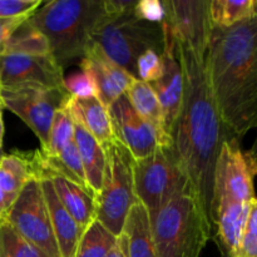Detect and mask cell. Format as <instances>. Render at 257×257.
Returning <instances> with one entry per match:
<instances>
[{
	"label": "cell",
	"mask_w": 257,
	"mask_h": 257,
	"mask_svg": "<svg viewBox=\"0 0 257 257\" xmlns=\"http://www.w3.org/2000/svg\"><path fill=\"white\" fill-rule=\"evenodd\" d=\"M175 40L182 68L183 95L173 127L172 148L215 238L213 173L227 135L208 85L205 57L183 40L176 37Z\"/></svg>",
	"instance_id": "obj_1"
},
{
	"label": "cell",
	"mask_w": 257,
	"mask_h": 257,
	"mask_svg": "<svg viewBox=\"0 0 257 257\" xmlns=\"http://www.w3.org/2000/svg\"><path fill=\"white\" fill-rule=\"evenodd\" d=\"M205 70L222 124L242 137L257 124V17L227 28L212 25Z\"/></svg>",
	"instance_id": "obj_2"
},
{
	"label": "cell",
	"mask_w": 257,
	"mask_h": 257,
	"mask_svg": "<svg viewBox=\"0 0 257 257\" xmlns=\"http://www.w3.org/2000/svg\"><path fill=\"white\" fill-rule=\"evenodd\" d=\"M109 14L104 0H53L29 17L49 44V53L60 65L83 58L95 28Z\"/></svg>",
	"instance_id": "obj_3"
},
{
	"label": "cell",
	"mask_w": 257,
	"mask_h": 257,
	"mask_svg": "<svg viewBox=\"0 0 257 257\" xmlns=\"http://www.w3.org/2000/svg\"><path fill=\"white\" fill-rule=\"evenodd\" d=\"M151 227L156 257H200L213 238L191 188L175 196L153 218Z\"/></svg>",
	"instance_id": "obj_4"
},
{
	"label": "cell",
	"mask_w": 257,
	"mask_h": 257,
	"mask_svg": "<svg viewBox=\"0 0 257 257\" xmlns=\"http://www.w3.org/2000/svg\"><path fill=\"white\" fill-rule=\"evenodd\" d=\"M90 43L97 44L110 60L137 79L138 58L147 50L162 52V25L138 19L133 9L108 14L94 29Z\"/></svg>",
	"instance_id": "obj_5"
},
{
	"label": "cell",
	"mask_w": 257,
	"mask_h": 257,
	"mask_svg": "<svg viewBox=\"0 0 257 257\" xmlns=\"http://www.w3.org/2000/svg\"><path fill=\"white\" fill-rule=\"evenodd\" d=\"M103 148L105 165L102 187L94 196L95 218L113 235L119 236L131 207L138 202L133 187L135 158L115 138Z\"/></svg>",
	"instance_id": "obj_6"
},
{
	"label": "cell",
	"mask_w": 257,
	"mask_h": 257,
	"mask_svg": "<svg viewBox=\"0 0 257 257\" xmlns=\"http://www.w3.org/2000/svg\"><path fill=\"white\" fill-rule=\"evenodd\" d=\"M133 187L138 202L150 215L151 222L157 213L187 188H191L172 146L160 147L133 163Z\"/></svg>",
	"instance_id": "obj_7"
},
{
	"label": "cell",
	"mask_w": 257,
	"mask_h": 257,
	"mask_svg": "<svg viewBox=\"0 0 257 257\" xmlns=\"http://www.w3.org/2000/svg\"><path fill=\"white\" fill-rule=\"evenodd\" d=\"M256 171L253 150L242 151L237 138H226L221 145L213 173V212L223 203H248L256 200Z\"/></svg>",
	"instance_id": "obj_8"
},
{
	"label": "cell",
	"mask_w": 257,
	"mask_h": 257,
	"mask_svg": "<svg viewBox=\"0 0 257 257\" xmlns=\"http://www.w3.org/2000/svg\"><path fill=\"white\" fill-rule=\"evenodd\" d=\"M5 221L44 255L60 257L39 178H32L22 188Z\"/></svg>",
	"instance_id": "obj_9"
},
{
	"label": "cell",
	"mask_w": 257,
	"mask_h": 257,
	"mask_svg": "<svg viewBox=\"0 0 257 257\" xmlns=\"http://www.w3.org/2000/svg\"><path fill=\"white\" fill-rule=\"evenodd\" d=\"M69 98L64 88L22 87L2 89L0 104L17 114L34 132L44 151L49 142L54 114L67 104Z\"/></svg>",
	"instance_id": "obj_10"
},
{
	"label": "cell",
	"mask_w": 257,
	"mask_h": 257,
	"mask_svg": "<svg viewBox=\"0 0 257 257\" xmlns=\"http://www.w3.org/2000/svg\"><path fill=\"white\" fill-rule=\"evenodd\" d=\"M63 68L47 55H0L2 89L22 87L63 88Z\"/></svg>",
	"instance_id": "obj_11"
},
{
	"label": "cell",
	"mask_w": 257,
	"mask_h": 257,
	"mask_svg": "<svg viewBox=\"0 0 257 257\" xmlns=\"http://www.w3.org/2000/svg\"><path fill=\"white\" fill-rule=\"evenodd\" d=\"M161 25L163 30V48L161 52L162 74L150 85L155 90L162 108L166 132L172 138L173 127L182 104L183 74L172 30L165 22L161 23Z\"/></svg>",
	"instance_id": "obj_12"
},
{
	"label": "cell",
	"mask_w": 257,
	"mask_h": 257,
	"mask_svg": "<svg viewBox=\"0 0 257 257\" xmlns=\"http://www.w3.org/2000/svg\"><path fill=\"white\" fill-rule=\"evenodd\" d=\"M206 0H166L163 22L177 39L187 43L195 52L205 57L211 24Z\"/></svg>",
	"instance_id": "obj_13"
},
{
	"label": "cell",
	"mask_w": 257,
	"mask_h": 257,
	"mask_svg": "<svg viewBox=\"0 0 257 257\" xmlns=\"http://www.w3.org/2000/svg\"><path fill=\"white\" fill-rule=\"evenodd\" d=\"M113 135L131 152L135 160L152 155L160 147L157 132L138 115L122 94L108 107Z\"/></svg>",
	"instance_id": "obj_14"
},
{
	"label": "cell",
	"mask_w": 257,
	"mask_h": 257,
	"mask_svg": "<svg viewBox=\"0 0 257 257\" xmlns=\"http://www.w3.org/2000/svg\"><path fill=\"white\" fill-rule=\"evenodd\" d=\"M82 72H85L94 85L95 97L109 107L117 98L124 94L135 80L124 69L110 60L97 44L90 43L80 62Z\"/></svg>",
	"instance_id": "obj_15"
},
{
	"label": "cell",
	"mask_w": 257,
	"mask_h": 257,
	"mask_svg": "<svg viewBox=\"0 0 257 257\" xmlns=\"http://www.w3.org/2000/svg\"><path fill=\"white\" fill-rule=\"evenodd\" d=\"M39 180L43 195H44L45 202H47L50 223H52L53 233H54L55 241H57L59 255L60 257H74L84 228L80 227L75 222L74 218L69 215V212L63 207L59 198L55 195V191L49 178L45 176H40Z\"/></svg>",
	"instance_id": "obj_16"
},
{
	"label": "cell",
	"mask_w": 257,
	"mask_h": 257,
	"mask_svg": "<svg viewBox=\"0 0 257 257\" xmlns=\"http://www.w3.org/2000/svg\"><path fill=\"white\" fill-rule=\"evenodd\" d=\"M70 117L73 119V140L79 152L88 188L94 197L102 187L103 171L105 165L104 148L85 130L84 125L74 114L70 113Z\"/></svg>",
	"instance_id": "obj_17"
},
{
	"label": "cell",
	"mask_w": 257,
	"mask_h": 257,
	"mask_svg": "<svg viewBox=\"0 0 257 257\" xmlns=\"http://www.w3.org/2000/svg\"><path fill=\"white\" fill-rule=\"evenodd\" d=\"M42 176L49 178L63 207L69 212L75 222L85 230L95 218L94 197L92 193L58 173H44Z\"/></svg>",
	"instance_id": "obj_18"
},
{
	"label": "cell",
	"mask_w": 257,
	"mask_h": 257,
	"mask_svg": "<svg viewBox=\"0 0 257 257\" xmlns=\"http://www.w3.org/2000/svg\"><path fill=\"white\" fill-rule=\"evenodd\" d=\"M39 151L13 152L0 158V188L7 195L17 197L32 178H39Z\"/></svg>",
	"instance_id": "obj_19"
},
{
	"label": "cell",
	"mask_w": 257,
	"mask_h": 257,
	"mask_svg": "<svg viewBox=\"0 0 257 257\" xmlns=\"http://www.w3.org/2000/svg\"><path fill=\"white\" fill-rule=\"evenodd\" d=\"M67 108L102 147L114 140L108 108L95 95L87 98L70 97Z\"/></svg>",
	"instance_id": "obj_20"
},
{
	"label": "cell",
	"mask_w": 257,
	"mask_h": 257,
	"mask_svg": "<svg viewBox=\"0 0 257 257\" xmlns=\"http://www.w3.org/2000/svg\"><path fill=\"white\" fill-rule=\"evenodd\" d=\"M125 95L138 115L157 132L160 146H172V138L166 132L162 108L152 87L143 80L135 79L125 90Z\"/></svg>",
	"instance_id": "obj_21"
},
{
	"label": "cell",
	"mask_w": 257,
	"mask_h": 257,
	"mask_svg": "<svg viewBox=\"0 0 257 257\" xmlns=\"http://www.w3.org/2000/svg\"><path fill=\"white\" fill-rule=\"evenodd\" d=\"M257 200H253L248 203L228 202L216 207V236L213 240L220 243L230 255L237 247L238 241L250 215L251 206Z\"/></svg>",
	"instance_id": "obj_22"
},
{
	"label": "cell",
	"mask_w": 257,
	"mask_h": 257,
	"mask_svg": "<svg viewBox=\"0 0 257 257\" xmlns=\"http://www.w3.org/2000/svg\"><path fill=\"white\" fill-rule=\"evenodd\" d=\"M122 233L127 241L128 257H156L150 215L141 202L131 207Z\"/></svg>",
	"instance_id": "obj_23"
},
{
	"label": "cell",
	"mask_w": 257,
	"mask_h": 257,
	"mask_svg": "<svg viewBox=\"0 0 257 257\" xmlns=\"http://www.w3.org/2000/svg\"><path fill=\"white\" fill-rule=\"evenodd\" d=\"M29 19V18H28ZM23 22L10 34L2 49V54H27L47 55L49 53V44L44 35L35 29L29 20Z\"/></svg>",
	"instance_id": "obj_24"
},
{
	"label": "cell",
	"mask_w": 257,
	"mask_h": 257,
	"mask_svg": "<svg viewBox=\"0 0 257 257\" xmlns=\"http://www.w3.org/2000/svg\"><path fill=\"white\" fill-rule=\"evenodd\" d=\"M256 0H211L208 3L211 24L227 28L257 17Z\"/></svg>",
	"instance_id": "obj_25"
},
{
	"label": "cell",
	"mask_w": 257,
	"mask_h": 257,
	"mask_svg": "<svg viewBox=\"0 0 257 257\" xmlns=\"http://www.w3.org/2000/svg\"><path fill=\"white\" fill-rule=\"evenodd\" d=\"M117 237L94 218L83 231L74 257H105L117 242Z\"/></svg>",
	"instance_id": "obj_26"
},
{
	"label": "cell",
	"mask_w": 257,
	"mask_h": 257,
	"mask_svg": "<svg viewBox=\"0 0 257 257\" xmlns=\"http://www.w3.org/2000/svg\"><path fill=\"white\" fill-rule=\"evenodd\" d=\"M0 257H48L20 236L7 221L0 223Z\"/></svg>",
	"instance_id": "obj_27"
},
{
	"label": "cell",
	"mask_w": 257,
	"mask_h": 257,
	"mask_svg": "<svg viewBox=\"0 0 257 257\" xmlns=\"http://www.w3.org/2000/svg\"><path fill=\"white\" fill-rule=\"evenodd\" d=\"M68 103V102H67ZM73 141V119L68 110L67 104L57 110L53 118L49 132L48 147L43 152L45 155L55 156Z\"/></svg>",
	"instance_id": "obj_28"
},
{
	"label": "cell",
	"mask_w": 257,
	"mask_h": 257,
	"mask_svg": "<svg viewBox=\"0 0 257 257\" xmlns=\"http://www.w3.org/2000/svg\"><path fill=\"white\" fill-rule=\"evenodd\" d=\"M231 257H257V201L251 206L247 222Z\"/></svg>",
	"instance_id": "obj_29"
},
{
	"label": "cell",
	"mask_w": 257,
	"mask_h": 257,
	"mask_svg": "<svg viewBox=\"0 0 257 257\" xmlns=\"http://www.w3.org/2000/svg\"><path fill=\"white\" fill-rule=\"evenodd\" d=\"M162 74V58L161 53L147 50L137 59V79L143 82H156Z\"/></svg>",
	"instance_id": "obj_30"
},
{
	"label": "cell",
	"mask_w": 257,
	"mask_h": 257,
	"mask_svg": "<svg viewBox=\"0 0 257 257\" xmlns=\"http://www.w3.org/2000/svg\"><path fill=\"white\" fill-rule=\"evenodd\" d=\"M63 88L67 90L70 97L74 98H87L95 95L94 85L92 79L85 72L74 73L63 80Z\"/></svg>",
	"instance_id": "obj_31"
},
{
	"label": "cell",
	"mask_w": 257,
	"mask_h": 257,
	"mask_svg": "<svg viewBox=\"0 0 257 257\" xmlns=\"http://www.w3.org/2000/svg\"><path fill=\"white\" fill-rule=\"evenodd\" d=\"M40 4V0H0V18L30 17Z\"/></svg>",
	"instance_id": "obj_32"
},
{
	"label": "cell",
	"mask_w": 257,
	"mask_h": 257,
	"mask_svg": "<svg viewBox=\"0 0 257 257\" xmlns=\"http://www.w3.org/2000/svg\"><path fill=\"white\" fill-rule=\"evenodd\" d=\"M133 13L138 19L152 23V24H161L165 19V8H163L162 2H158V0L136 2Z\"/></svg>",
	"instance_id": "obj_33"
},
{
	"label": "cell",
	"mask_w": 257,
	"mask_h": 257,
	"mask_svg": "<svg viewBox=\"0 0 257 257\" xmlns=\"http://www.w3.org/2000/svg\"><path fill=\"white\" fill-rule=\"evenodd\" d=\"M29 17H19V18H0V54L4 47L5 42L10 37L13 32L22 24L23 22Z\"/></svg>",
	"instance_id": "obj_34"
},
{
	"label": "cell",
	"mask_w": 257,
	"mask_h": 257,
	"mask_svg": "<svg viewBox=\"0 0 257 257\" xmlns=\"http://www.w3.org/2000/svg\"><path fill=\"white\" fill-rule=\"evenodd\" d=\"M105 257H128L127 253V241L123 233L117 237V242L113 246L112 250L107 253Z\"/></svg>",
	"instance_id": "obj_35"
},
{
	"label": "cell",
	"mask_w": 257,
	"mask_h": 257,
	"mask_svg": "<svg viewBox=\"0 0 257 257\" xmlns=\"http://www.w3.org/2000/svg\"><path fill=\"white\" fill-rule=\"evenodd\" d=\"M15 198L17 197H13V196L7 195V193L0 188V223L5 221L8 212H9L10 207H12Z\"/></svg>",
	"instance_id": "obj_36"
},
{
	"label": "cell",
	"mask_w": 257,
	"mask_h": 257,
	"mask_svg": "<svg viewBox=\"0 0 257 257\" xmlns=\"http://www.w3.org/2000/svg\"><path fill=\"white\" fill-rule=\"evenodd\" d=\"M3 138H4V122H3V107L0 105V148L3 146Z\"/></svg>",
	"instance_id": "obj_37"
},
{
	"label": "cell",
	"mask_w": 257,
	"mask_h": 257,
	"mask_svg": "<svg viewBox=\"0 0 257 257\" xmlns=\"http://www.w3.org/2000/svg\"><path fill=\"white\" fill-rule=\"evenodd\" d=\"M216 245H217V246H218V248H220V252H221V257H231V256H230V253H228V252H227V251H226V250H225V248H223V247H222V246H221V245H220V243H217V242H216Z\"/></svg>",
	"instance_id": "obj_38"
},
{
	"label": "cell",
	"mask_w": 257,
	"mask_h": 257,
	"mask_svg": "<svg viewBox=\"0 0 257 257\" xmlns=\"http://www.w3.org/2000/svg\"><path fill=\"white\" fill-rule=\"evenodd\" d=\"M0 92H2V85H0ZM0 105H2V104H0Z\"/></svg>",
	"instance_id": "obj_39"
}]
</instances>
